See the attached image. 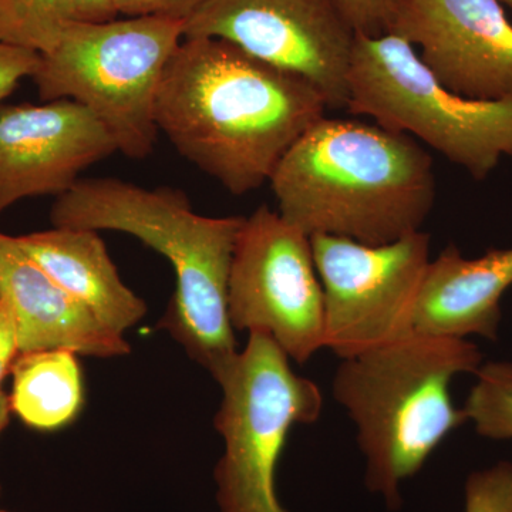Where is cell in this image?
<instances>
[{
	"mask_svg": "<svg viewBox=\"0 0 512 512\" xmlns=\"http://www.w3.org/2000/svg\"><path fill=\"white\" fill-rule=\"evenodd\" d=\"M390 35L444 87L473 100L512 96V25L500 0H397Z\"/></svg>",
	"mask_w": 512,
	"mask_h": 512,
	"instance_id": "obj_11",
	"label": "cell"
},
{
	"mask_svg": "<svg viewBox=\"0 0 512 512\" xmlns=\"http://www.w3.org/2000/svg\"><path fill=\"white\" fill-rule=\"evenodd\" d=\"M464 493V512H512V464L501 461L474 471L467 478Z\"/></svg>",
	"mask_w": 512,
	"mask_h": 512,
	"instance_id": "obj_19",
	"label": "cell"
},
{
	"mask_svg": "<svg viewBox=\"0 0 512 512\" xmlns=\"http://www.w3.org/2000/svg\"><path fill=\"white\" fill-rule=\"evenodd\" d=\"M342 3L359 35L389 33L397 0H342Z\"/></svg>",
	"mask_w": 512,
	"mask_h": 512,
	"instance_id": "obj_21",
	"label": "cell"
},
{
	"mask_svg": "<svg viewBox=\"0 0 512 512\" xmlns=\"http://www.w3.org/2000/svg\"><path fill=\"white\" fill-rule=\"evenodd\" d=\"M0 299L8 303L23 353L69 350L116 357L130 353L124 336L100 322L29 258L15 237L0 232Z\"/></svg>",
	"mask_w": 512,
	"mask_h": 512,
	"instance_id": "obj_13",
	"label": "cell"
},
{
	"mask_svg": "<svg viewBox=\"0 0 512 512\" xmlns=\"http://www.w3.org/2000/svg\"><path fill=\"white\" fill-rule=\"evenodd\" d=\"M117 16L111 0H0V42L46 55L72 26Z\"/></svg>",
	"mask_w": 512,
	"mask_h": 512,
	"instance_id": "obj_17",
	"label": "cell"
},
{
	"mask_svg": "<svg viewBox=\"0 0 512 512\" xmlns=\"http://www.w3.org/2000/svg\"><path fill=\"white\" fill-rule=\"evenodd\" d=\"M12 412L42 431L72 423L84 400L82 369L69 350L23 353L12 367Z\"/></svg>",
	"mask_w": 512,
	"mask_h": 512,
	"instance_id": "obj_16",
	"label": "cell"
},
{
	"mask_svg": "<svg viewBox=\"0 0 512 512\" xmlns=\"http://www.w3.org/2000/svg\"><path fill=\"white\" fill-rule=\"evenodd\" d=\"M468 393L464 412L481 437L512 439V362L483 363Z\"/></svg>",
	"mask_w": 512,
	"mask_h": 512,
	"instance_id": "obj_18",
	"label": "cell"
},
{
	"mask_svg": "<svg viewBox=\"0 0 512 512\" xmlns=\"http://www.w3.org/2000/svg\"><path fill=\"white\" fill-rule=\"evenodd\" d=\"M353 114L416 137L474 180L512 158V96L473 100L444 87L416 49L396 35L357 33L348 76Z\"/></svg>",
	"mask_w": 512,
	"mask_h": 512,
	"instance_id": "obj_6",
	"label": "cell"
},
{
	"mask_svg": "<svg viewBox=\"0 0 512 512\" xmlns=\"http://www.w3.org/2000/svg\"><path fill=\"white\" fill-rule=\"evenodd\" d=\"M104 124L72 100L0 109V214L25 198L72 190L90 165L116 153Z\"/></svg>",
	"mask_w": 512,
	"mask_h": 512,
	"instance_id": "obj_12",
	"label": "cell"
},
{
	"mask_svg": "<svg viewBox=\"0 0 512 512\" xmlns=\"http://www.w3.org/2000/svg\"><path fill=\"white\" fill-rule=\"evenodd\" d=\"M184 39L183 20L143 16L79 23L40 57L32 77L43 101L72 100L109 130L133 160L153 153L165 67Z\"/></svg>",
	"mask_w": 512,
	"mask_h": 512,
	"instance_id": "obj_5",
	"label": "cell"
},
{
	"mask_svg": "<svg viewBox=\"0 0 512 512\" xmlns=\"http://www.w3.org/2000/svg\"><path fill=\"white\" fill-rule=\"evenodd\" d=\"M266 333H249L244 350L215 377L222 402L214 426L224 454L214 470L221 512H288L276 494V467L293 426L323 410L318 384L293 372Z\"/></svg>",
	"mask_w": 512,
	"mask_h": 512,
	"instance_id": "obj_7",
	"label": "cell"
},
{
	"mask_svg": "<svg viewBox=\"0 0 512 512\" xmlns=\"http://www.w3.org/2000/svg\"><path fill=\"white\" fill-rule=\"evenodd\" d=\"M40 57L33 50L0 42V109L23 79L35 76Z\"/></svg>",
	"mask_w": 512,
	"mask_h": 512,
	"instance_id": "obj_20",
	"label": "cell"
},
{
	"mask_svg": "<svg viewBox=\"0 0 512 512\" xmlns=\"http://www.w3.org/2000/svg\"><path fill=\"white\" fill-rule=\"evenodd\" d=\"M279 214L309 237L383 245L421 231L436 202L430 154L379 124L320 119L271 181Z\"/></svg>",
	"mask_w": 512,
	"mask_h": 512,
	"instance_id": "obj_2",
	"label": "cell"
},
{
	"mask_svg": "<svg viewBox=\"0 0 512 512\" xmlns=\"http://www.w3.org/2000/svg\"><path fill=\"white\" fill-rule=\"evenodd\" d=\"M228 313L232 328L266 333L299 365L325 349V302L311 237L266 205L239 229Z\"/></svg>",
	"mask_w": 512,
	"mask_h": 512,
	"instance_id": "obj_8",
	"label": "cell"
},
{
	"mask_svg": "<svg viewBox=\"0 0 512 512\" xmlns=\"http://www.w3.org/2000/svg\"><path fill=\"white\" fill-rule=\"evenodd\" d=\"M483 360L467 339L413 332L340 362L333 396L355 423L367 488L390 510L402 507L404 481L467 423L463 407L454 406L451 382L476 375Z\"/></svg>",
	"mask_w": 512,
	"mask_h": 512,
	"instance_id": "obj_4",
	"label": "cell"
},
{
	"mask_svg": "<svg viewBox=\"0 0 512 512\" xmlns=\"http://www.w3.org/2000/svg\"><path fill=\"white\" fill-rule=\"evenodd\" d=\"M20 355L18 329L8 303L0 299V386Z\"/></svg>",
	"mask_w": 512,
	"mask_h": 512,
	"instance_id": "obj_23",
	"label": "cell"
},
{
	"mask_svg": "<svg viewBox=\"0 0 512 512\" xmlns=\"http://www.w3.org/2000/svg\"><path fill=\"white\" fill-rule=\"evenodd\" d=\"M205 2L207 0H111L117 13L127 18L157 16L183 22Z\"/></svg>",
	"mask_w": 512,
	"mask_h": 512,
	"instance_id": "obj_22",
	"label": "cell"
},
{
	"mask_svg": "<svg viewBox=\"0 0 512 512\" xmlns=\"http://www.w3.org/2000/svg\"><path fill=\"white\" fill-rule=\"evenodd\" d=\"M512 286V247L464 258L448 245L429 262L414 309V332L440 338L478 336L497 342L501 299Z\"/></svg>",
	"mask_w": 512,
	"mask_h": 512,
	"instance_id": "obj_14",
	"label": "cell"
},
{
	"mask_svg": "<svg viewBox=\"0 0 512 512\" xmlns=\"http://www.w3.org/2000/svg\"><path fill=\"white\" fill-rule=\"evenodd\" d=\"M15 241L63 291L113 332L123 336L146 315V302L121 281L97 231L55 227L20 235Z\"/></svg>",
	"mask_w": 512,
	"mask_h": 512,
	"instance_id": "obj_15",
	"label": "cell"
},
{
	"mask_svg": "<svg viewBox=\"0 0 512 512\" xmlns=\"http://www.w3.org/2000/svg\"><path fill=\"white\" fill-rule=\"evenodd\" d=\"M245 217H204L183 191L117 178H90L57 197L53 227L119 231L140 239L173 265L177 286L157 328L167 330L212 377L237 356L228 313V281Z\"/></svg>",
	"mask_w": 512,
	"mask_h": 512,
	"instance_id": "obj_3",
	"label": "cell"
},
{
	"mask_svg": "<svg viewBox=\"0 0 512 512\" xmlns=\"http://www.w3.org/2000/svg\"><path fill=\"white\" fill-rule=\"evenodd\" d=\"M329 109L318 87L227 40L184 37L165 67L158 131L234 195L271 181L285 154Z\"/></svg>",
	"mask_w": 512,
	"mask_h": 512,
	"instance_id": "obj_1",
	"label": "cell"
},
{
	"mask_svg": "<svg viewBox=\"0 0 512 512\" xmlns=\"http://www.w3.org/2000/svg\"><path fill=\"white\" fill-rule=\"evenodd\" d=\"M500 2L512 9V0H500Z\"/></svg>",
	"mask_w": 512,
	"mask_h": 512,
	"instance_id": "obj_25",
	"label": "cell"
},
{
	"mask_svg": "<svg viewBox=\"0 0 512 512\" xmlns=\"http://www.w3.org/2000/svg\"><path fill=\"white\" fill-rule=\"evenodd\" d=\"M12 404H10V396L0 389V434L8 427L10 414H12ZM0 495H2V485H0Z\"/></svg>",
	"mask_w": 512,
	"mask_h": 512,
	"instance_id": "obj_24",
	"label": "cell"
},
{
	"mask_svg": "<svg viewBox=\"0 0 512 512\" xmlns=\"http://www.w3.org/2000/svg\"><path fill=\"white\" fill-rule=\"evenodd\" d=\"M184 37H214L318 87L329 109L348 106L357 32L342 0H207Z\"/></svg>",
	"mask_w": 512,
	"mask_h": 512,
	"instance_id": "obj_10",
	"label": "cell"
},
{
	"mask_svg": "<svg viewBox=\"0 0 512 512\" xmlns=\"http://www.w3.org/2000/svg\"><path fill=\"white\" fill-rule=\"evenodd\" d=\"M0 512H12V511L0 510Z\"/></svg>",
	"mask_w": 512,
	"mask_h": 512,
	"instance_id": "obj_26",
	"label": "cell"
},
{
	"mask_svg": "<svg viewBox=\"0 0 512 512\" xmlns=\"http://www.w3.org/2000/svg\"><path fill=\"white\" fill-rule=\"evenodd\" d=\"M311 244L325 302V349L350 359L414 332L429 234L383 245L313 235Z\"/></svg>",
	"mask_w": 512,
	"mask_h": 512,
	"instance_id": "obj_9",
	"label": "cell"
}]
</instances>
